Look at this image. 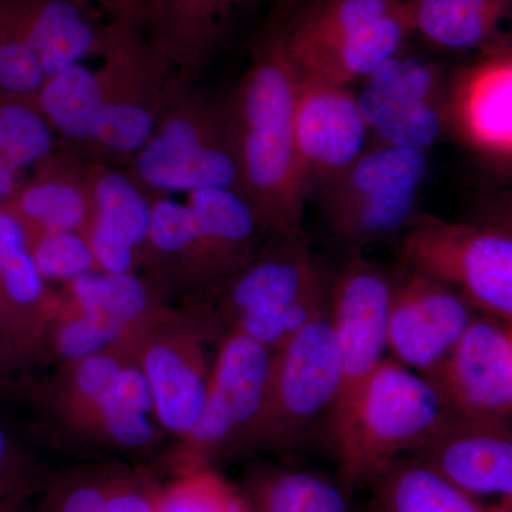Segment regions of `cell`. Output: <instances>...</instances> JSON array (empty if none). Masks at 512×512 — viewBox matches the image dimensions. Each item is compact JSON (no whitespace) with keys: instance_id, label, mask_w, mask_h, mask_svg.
I'll use <instances>...</instances> for the list:
<instances>
[{"instance_id":"cell-1","label":"cell","mask_w":512,"mask_h":512,"mask_svg":"<svg viewBox=\"0 0 512 512\" xmlns=\"http://www.w3.org/2000/svg\"><path fill=\"white\" fill-rule=\"evenodd\" d=\"M296 82L298 69L276 16L228 92L241 194L271 234H302L309 195L295 147Z\"/></svg>"},{"instance_id":"cell-2","label":"cell","mask_w":512,"mask_h":512,"mask_svg":"<svg viewBox=\"0 0 512 512\" xmlns=\"http://www.w3.org/2000/svg\"><path fill=\"white\" fill-rule=\"evenodd\" d=\"M16 394L63 450L138 460L156 456L168 439L140 370L111 352L29 375Z\"/></svg>"},{"instance_id":"cell-3","label":"cell","mask_w":512,"mask_h":512,"mask_svg":"<svg viewBox=\"0 0 512 512\" xmlns=\"http://www.w3.org/2000/svg\"><path fill=\"white\" fill-rule=\"evenodd\" d=\"M328 301L303 235L271 234L248 265L175 306L205 343L242 333L275 352Z\"/></svg>"},{"instance_id":"cell-4","label":"cell","mask_w":512,"mask_h":512,"mask_svg":"<svg viewBox=\"0 0 512 512\" xmlns=\"http://www.w3.org/2000/svg\"><path fill=\"white\" fill-rule=\"evenodd\" d=\"M124 170L148 194L205 188L241 194L228 92L174 73L153 134Z\"/></svg>"},{"instance_id":"cell-5","label":"cell","mask_w":512,"mask_h":512,"mask_svg":"<svg viewBox=\"0 0 512 512\" xmlns=\"http://www.w3.org/2000/svg\"><path fill=\"white\" fill-rule=\"evenodd\" d=\"M453 419L426 377L384 357L332 431L343 488L370 483L384 467L419 450Z\"/></svg>"},{"instance_id":"cell-6","label":"cell","mask_w":512,"mask_h":512,"mask_svg":"<svg viewBox=\"0 0 512 512\" xmlns=\"http://www.w3.org/2000/svg\"><path fill=\"white\" fill-rule=\"evenodd\" d=\"M342 370L329 301L275 350L261 410L239 454L289 453L332 429Z\"/></svg>"},{"instance_id":"cell-7","label":"cell","mask_w":512,"mask_h":512,"mask_svg":"<svg viewBox=\"0 0 512 512\" xmlns=\"http://www.w3.org/2000/svg\"><path fill=\"white\" fill-rule=\"evenodd\" d=\"M279 19L298 72L338 86L365 80L413 35L404 0H299Z\"/></svg>"},{"instance_id":"cell-8","label":"cell","mask_w":512,"mask_h":512,"mask_svg":"<svg viewBox=\"0 0 512 512\" xmlns=\"http://www.w3.org/2000/svg\"><path fill=\"white\" fill-rule=\"evenodd\" d=\"M427 168V151L367 146L318 190L329 234L348 255L399 242L419 215L417 201Z\"/></svg>"},{"instance_id":"cell-9","label":"cell","mask_w":512,"mask_h":512,"mask_svg":"<svg viewBox=\"0 0 512 512\" xmlns=\"http://www.w3.org/2000/svg\"><path fill=\"white\" fill-rule=\"evenodd\" d=\"M399 261L512 326V234L419 214L400 238Z\"/></svg>"},{"instance_id":"cell-10","label":"cell","mask_w":512,"mask_h":512,"mask_svg":"<svg viewBox=\"0 0 512 512\" xmlns=\"http://www.w3.org/2000/svg\"><path fill=\"white\" fill-rule=\"evenodd\" d=\"M197 423L163 457L171 476L239 456L261 410L274 352L242 333L218 345Z\"/></svg>"},{"instance_id":"cell-11","label":"cell","mask_w":512,"mask_h":512,"mask_svg":"<svg viewBox=\"0 0 512 512\" xmlns=\"http://www.w3.org/2000/svg\"><path fill=\"white\" fill-rule=\"evenodd\" d=\"M205 345L177 306L161 303L107 350L140 370L157 421L174 440L194 427L204 404L212 367Z\"/></svg>"},{"instance_id":"cell-12","label":"cell","mask_w":512,"mask_h":512,"mask_svg":"<svg viewBox=\"0 0 512 512\" xmlns=\"http://www.w3.org/2000/svg\"><path fill=\"white\" fill-rule=\"evenodd\" d=\"M103 59L109 66L106 96L80 154L92 163L126 168L153 134L175 70L136 23L126 26Z\"/></svg>"},{"instance_id":"cell-13","label":"cell","mask_w":512,"mask_h":512,"mask_svg":"<svg viewBox=\"0 0 512 512\" xmlns=\"http://www.w3.org/2000/svg\"><path fill=\"white\" fill-rule=\"evenodd\" d=\"M348 256L329 289L330 318L342 370L330 434L350 412L387 349L393 272L370 261L363 252Z\"/></svg>"},{"instance_id":"cell-14","label":"cell","mask_w":512,"mask_h":512,"mask_svg":"<svg viewBox=\"0 0 512 512\" xmlns=\"http://www.w3.org/2000/svg\"><path fill=\"white\" fill-rule=\"evenodd\" d=\"M60 295L42 355L55 366L107 352L163 303L140 274L94 272L63 285Z\"/></svg>"},{"instance_id":"cell-15","label":"cell","mask_w":512,"mask_h":512,"mask_svg":"<svg viewBox=\"0 0 512 512\" xmlns=\"http://www.w3.org/2000/svg\"><path fill=\"white\" fill-rule=\"evenodd\" d=\"M357 94L369 146L427 151L443 133L444 82L433 63L397 53L363 80Z\"/></svg>"},{"instance_id":"cell-16","label":"cell","mask_w":512,"mask_h":512,"mask_svg":"<svg viewBox=\"0 0 512 512\" xmlns=\"http://www.w3.org/2000/svg\"><path fill=\"white\" fill-rule=\"evenodd\" d=\"M423 377L456 419L512 417V335L507 323L476 316L446 359Z\"/></svg>"},{"instance_id":"cell-17","label":"cell","mask_w":512,"mask_h":512,"mask_svg":"<svg viewBox=\"0 0 512 512\" xmlns=\"http://www.w3.org/2000/svg\"><path fill=\"white\" fill-rule=\"evenodd\" d=\"M474 308L453 288L412 268L393 272L387 318V349L393 359L426 375L448 356Z\"/></svg>"},{"instance_id":"cell-18","label":"cell","mask_w":512,"mask_h":512,"mask_svg":"<svg viewBox=\"0 0 512 512\" xmlns=\"http://www.w3.org/2000/svg\"><path fill=\"white\" fill-rule=\"evenodd\" d=\"M367 146L369 131L357 94L298 72L295 147L309 192L349 167Z\"/></svg>"},{"instance_id":"cell-19","label":"cell","mask_w":512,"mask_h":512,"mask_svg":"<svg viewBox=\"0 0 512 512\" xmlns=\"http://www.w3.org/2000/svg\"><path fill=\"white\" fill-rule=\"evenodd\" d=\"M444 120L464 143L500 163L512 164V45L484 52L451 80Z\"/></svg>"},{"instance_id":"cell-20","label":"cell","mask_w":512,"mask_h":512,"mask_svg":"<svg viewBox=\"0 0 512 512\" xmlns=\"http://www.w3.org/2000/svg\"><path fill=\"white\" fill-rule=\"evenodd\" d=\"M0 211L13 218L26 239L47 232H79L87 239L94 218L92 161L57 141Z\"/></svg>"},{"instance_id":"cell-21","label":"cell","mask_w":512,"mask_h":512,"mask_svg":"<svg viewBox=\"0 0 512 512\" xmlns=\"http://www.w3.org/2000/svg\"><path fill=\"white\" fill-rule=\"evenodd\" d=\"M254 0H141L137 25L185 79L200 80Z\"/></svg>"},{"instance_id":"cell-22","label":"cell","mask_w":512,"mask_h":512,"mask_svg":"<svg viewBox=\"0 0 512 512\" xmlns=\"http://www.w3.org/2000/svg\"><path fill=\"white\" fill-rule=\"evenodd\" d=\"M187 205L195 229L194 291L244 268L271 235L238 191L205 188L188 192Z\"/></svg>"},{"instance_id":"cell-23","label":"cell","mask_w":512,"mask_h":512,"mask_svg":"<svg viewBox=\"0 0 512 512\" xmlns=\"http://www.w3.org/2000/svg\"><path fill=\"white\" fill-rule=\"evenodd\" d=\"M412 456L466 493L512 503V429L508 421L453 419Z\"/></svg>"},{"instance_id":"cell-24","label":"cell","mask_w":512,"mask_h":512,"mask_svg":"<svg viewBox=\"0 0 512 512\" xmlns=\"http://www.w3.org/2000/svg\"><path fill=\"white\" fill-rule=\"evenodd\" d=\"M94 218L87 241L100 272L138 274L150 228L151 194L124 168L92 163Z\"/></svg>"},{"instance_id":"cell-25","label":"cell","mask_w":512,"mask_h":512,"mask_svg":"<svg viewBox=\"0 0 512 512\" xmlns=\"http://www.w3.org/2000/svg\"><path fill=\"white\" fill-rule=\"evenodd\" d=\"M60 301L37 271L22 227L0 211V320L33 363L42 360Z\"/></svg>"},{"instance_id":"cell-26","label":"cell","mask_w":512,"mask_h":512,"mask_svg":"<svg viewBox=\"0 0 512 512\" xmlns=\"http://www.w3.org/2000/svg\"><path fill=\"white\" fill-rule=\"evenodd\" d=\"M151 201L138 274L161 302L177 305L194 291V218L187 202L161 194H151Z\"/></svg>"},{"instance_id":"cell-27","label":"cell","mask_w":512,"mask_h":512,"mask_svg":"<svg viewBox=\"0 0 512 512\" xmlns=\"http://www.w3.org/2000/svg\"><path fill=\"white\" fill-rule=\"evenodd\" d=\"M413 33L448 50L483 52L507 45L503 25L512 0H404Z\"/></svg>"},{"instance_id":"cell-28","label":"cell","mask_w":512,"mask_h":512,"mask_svg":"<svg viewBox=\"0 0 512 512\" xmlns=\"http://www.w3.org/2000/svg\"><path fill=\"white\" fill-rule=\"evenodd\" d=\"M369 512H507L484 505L420 458L399 457L372 481Z\"/></svg>"},{"instance_id":"cell-29","label":"cell","mask_w":512,"mask_h":512,"mask_svg":"<svg viewBox=\"0 0 512 512\" xmlns=\"http://www.w3.org/2000/svg\"><path fill=\"white\" fill-rule=\"evenodd\" d=\"M109 82V66L101 57L97 67L83 63L50 77L37 93L33 107L46 120L60 144L82 151L94 127Z\"/></svg>"},{"instance_id":"cell-30","label":"cell","mask_w":512,"mask_h":512,"mask_svg":"<svg viewBox=\"0 0 512 512\" xmlns=\"http://www.w3.org/2000/svg\"><path fill=\"white\" fill-rule=\"evenodd\" d=\"M241 490L252 512H349L342 485L299 468H251Z\"/></svg>"},{"instance_id":"cell-31","label":"cell","mask_w":512,"mask_h":512,"mask_svg":"<svg viewBox=\"0 0 512 512\" xmlns=\"http://www.w3.org/2000/svg\"><path fill=\"white\" fill-rule=\"evenodd\" d=\"M57 146V138L30 104L0 100V204L22 183L20 175L35 168Z\"/></svg>"},{"instance_id":"cell-32","label":"cell","mask_w":512,"mask_h":512,"mask_svg":"<svg viewBox=\"0 0 512 512\" xmlns=\"http://www.w3.org/2000/svg\"><path fill=\"white\" fill-rule=\"evenodd\" d=\"M158 485L150 470L124 461L110 490L64 488L39 512H157Z\"/></svg>"},{"instance_id":"cell-33","label":"cell","mask_w":512,"mask_h":512,"mask_svg":"<svg viewBox=\"0 0 512 512\" xmlns=\"http://www.w3.org/2000/svg\"><path fill=\"white\" fill-rule=\"evenodd\" d=\"M46 83L32 37L13 0H0V100L33 106Z\"/></svg>"},{"instance_id":"cell-34","label":"cell","mask_w":512,"mask_h":512,"mask_svg":"<svg viewBox=\"0 0 512 512\" xmlns=\"http://www.w3.org/2000/svg\"><path fill=\"white\" fill-rule=\"evenodd\" d=\"M157 512H252L241 487L215 467L175 474L158 485Z\"/></svg>"},{"instance_id":"cell-35","label":"cell","mask_w":512,"mask_h":512,"mask_svg":"<svg viewBox=\"0 0 512 512\" xmlns=\"http://www.w3.org/2000/svg\"><path fill=\"white\" fill-rule=\"evenodd\" d=\"M26 241L37 271L47 284L66 285L84 275L100 272L89 241L79 232H47Z\"/></svg>"},{"instance_id":"cell-36","label":"cell","mask_w":512,"mask_h":512,"mask_svg":"<svg viewBox=\"0 0 512 512\" xmlns=\"http://www.w3.org/2000/svg\"><path fill=\"white\" fill-rule=\"evenodd\" d=\"M47 474L28 444L0 420V503L26 491L40 490Z\"/></svg>"},{"instance_id":"cell-37","label":"cell","mask_w":512,"mask_h":512,"mask_svg":"<svg viewBox=\"0 0 512 512\" xmlns=\"http://www.w3.org/2000/svg\"><path fill=\"white\" fill-rule=\"evenodd\" d=\"M30 366L32 360L0 320V396L18 393L20 384L29 376Z\"/></svg>"},{"instance_id":"cell-38","label":"cell","mask_w":512,"mask_h":512,"mask_svg":"<svg viewBox=\"0 0 512 512\" xmlns=\"http://www.w3.org/2000/svg\"><path fill=\"white\" fill-rule=\"evenodd\" d=\"M484 224L512 234V192L501 194L487 204L484 212Z\"/></svg>"},{"instance_id":"cell-39","label":"cell","mask_w":512,"mask_h":512,"mask_svg":"<svg viewBox=\"0 0 512 512\" xmlns=\"http://www.w3.org/2000/svg\"><path fill=\"white\" fill-rule=\"evenodd\" d=\"M94 8L109 15L111 20L137 23L141 0H89Z\"/></svg>"},{"instance_id":"cell-40","label":"cell","mask_w":512,"mask_h":512,"mask_svg":"<svg viewBox=\"0 0 512 512\" xmlns=\"http://www.w3.org/2000/svg\"><path fill=\"white\" fill-rule=\"evenodd\" d=\"M40 490L26 491L0 503V512H33V501Z\"/></svg>"},{"instance_id":"cell-41","label":"cell","mask_w":512,"mask_h":512,"mask_svg":"<svg viewBox=\"0 0 512 512\" xmlns=\"http://www.w3.org/2000/svg\"><path fill=\"white\" fill-rule=\"evenodd\" d=\"M501 503H503L505 505V510H507V512H512L511 501H501Z\"/></svg>"},{"instance_id":"cell-42","label":"cell","mask_w":512,"mask_h":512,"mask_svg":"<svg viewBox=\"0 0 512 512\" xmlns=\"http://www.w3.org/2000/svg\"><path fill=\"white\" fill-rule=\"evenodd\" d=\"M508 328H510V332H511V335H512V326L508 325Z\"/></svg>"}]
</instances>
